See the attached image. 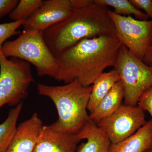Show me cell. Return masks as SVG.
<instances>
[{"mask_svg": "<svg viewBox=\"0 0 152 152\" xmlns=\"http://www.w3.org/2000/svg\"><path fill=\"white\" fill-rule=\"evenodd\" d=\"M122 45L116 34L80 41L56 56L55 80L65 84L76 80L84 86H91L106 69L114 66Z\"/></svg>", "mask_w": 152, "mask_h": 152, "instance_id": "6da1fadb", "label": "cell"}, {"mask_svg": "<svg viewBox=\"0 0 152 152\" xmlns=\"http://www.w3.org/2000/svg\"><path fill=\"white\" fill-rule=\"evenodd\" d=\"M107 6L95 3L85 8L73 10L65 20L47 29L43 35L55 57L85 39L116 34Z\"/></svg>", "mask_w": 152, "mask_h": 152, "instance_id": "7a4b0ae2", "label": "cell"}, {"mask_svg": "<svg viewBox=\"0 0 152 152\" xmlns=\"http://www.w3.org/2000/svg\"><path fill=\"white\" fill-rule=\"evenodd\" d=\"M37 90L56 108L58 120L48 126L53 130L76 135L90 121L87 111L92 85L84 86L76 80L60 86L39 83Z\"/></svg>", "mask_w": 152, "mask_h": 152, "instance_id": "3957f363", "label": "cell"}, {"mask_svg": "<svg viewBox=\"0 0 152 152\" xmlns=\"http://www.w3.org/2000/svg\"><path fill=\"white\" fill-rule=\"evenodd\" d=\"M43 33L24 29L15 39L6 42L1 51L6 58H18L33 64L38 76L55 79L58 70L57 60L47 46Z\"/></svg>", "mask_w": 152, "mask_h": 152, "instance_id": "277c9868", "label": "cell"}, {"mask_svg": "<svg viewBox=\"0 0 152 152\" xmlns=\"http://www.w3.org/2000/svg\"><path fill=\"white\" fill-rule=\"evenodd\" d=\"M114 69L119 75L124 104L138 105L144 93L152 87V66L146 64L122 45Z\"/></svg>", "mask_w": 152, "mask_h": 152, "instance_id": "5b68a950", "label": "cell"}, {"mask_svg": "<svg viewBox=\"0 0 152 152\" xmlns=\"http://www.w3.org/2000/svg\"><path fill=\"white\" fill-rule=\"evenodd\" d=\"M34 80L30 63L18 58L8 59L0 50V108L22 102Z\"/></svg>", "mask_w": 152, "mask_h": 152, "instance_id": "8992f818", "label": "cell"}, {"mask_svg": "<svg viewBox=\"0 0 152 152\" xmlns=\"http://www.w3.org/2000/svg\"><path fill=\"white\" fill-rule=\"evenodd\" d=\"M109 14L121 42L134 56L142 60L152 45V20H140L131 16L117 15L110 10Z\"/></svg>", "mask_w": 152, "mask_h": 152, "instance_id": "52a82bcc", "label": "cell"}, {"mask_svg": "<svg viewBox=\"0 0 152 152\" xmlns=\"http://www.w3.org/2000/svg\"><path fill=\"white\" fill-rule=\"evenodd\" d=\"M147 122L140 107L123 104L113 113L96 124L106 134L110 143L115 144L132 135Z\"/></svg>", "mask_w": 152, "mask_h": 152, "instance_id": "ba28073f", "label": "cell"}, {"mask_svg": "<svg viewBox=\"0 0 152 152\" xmlns=\"http://www.w3.org/2000/svg\"><path fill=\"white\" fill-rule=\"evenodd\" d=\"M72 10L70 0L43 1L42 5L26 19L23 26L25 29L43 32L68 18Z\"/></svg>", "mask_w": 152, "mask_h": 152, "instance_id": "9c48e42d", "label": "cell"}, {"mask_svg": "<svg viewBox=\"0 0 152 152\" xmlns=\"http://www.w3.org/2000/svg\"><path fill=\"white\" fill-rule=\"evenodd\" d=\"M79 142L75 134L56 132L43 125L33 152H76Z\"/></svg>", "mask_w": 152, "mask_h": 152, "instance_id": "30bf717a", "label": "cell"}, {"mask_svg": "<svg viewBox=\"0 0 152 152\" xmlns=\"http://www.w3.org/2000/svg\"><path fill=\"white\" fill-rule=\"evenodd\" d=\"M42 120L37 113L17 126L13 138L6 152H33L42 127Z\"/></svg>", "mask_w": 152, "mask_h": 152, "instance_id": "8fae6325", "label": "cell"}, {"mask_svg": "<svg viewBox=\"0 0 152 152\" xmlns=\"http://www.w3.org/2000/svg\"><path fill=\"white\" fill-rule=\"evenodd\" d=\"M76 135L79 142L86 140L78 146L76 152H108L110 140L103 131L91 120Z\"/></svg>", "mask_w": 152, "mask_h": 152, "instance_id": "7c38bea8", "label": "cell"}, {"mask_svg": "<svg viewBox=\"0 0 152 152\" xmlns=\"http://www.w3.org/2000/svg\"><path fill=\"white\" fill-rule=\"evenodd\" d=\"M152 148V120L134 134L116 144H110L108 152H144Z\"/></svg>", "mask_w": 152, "mask_h": 152, "instance_id": "4fadbf2b", "label": "cell"}, {"mask_svg": "<svg viewBox=\"0 0 152 152\" xmlns=\"http://www.w3.org/2000/svg\"><path fill=\"white\" fill-rule=\"evenodd\" d=\"M124 93L120 81L117 82L108 93L89 114L90 120L96 124L117 111L123 104Z\"/></svg>", "mask_w": 152, "mask_h": 152, "instance_id": "5bb4252c", "label": "cell"}, {"mask_svg": "<svg viewBox=\"0 0 152 152\" xmlns=\"http://www.w3.org/2000/svg\"><path fill=\"white\" fill-rule=\"evenodd\" d=\"M120 80L118 73L114 69L107 72L103 73L95 80L93 84L92 90L88 104V110L90 113L93 111Z\"/></svg>", "mask_w": 152, "mask_h": 152, "instance_id": "9a60e30c", "label": "cell"}, {"mask_svg": "<svg viewBox=\"0 0 152 152\" xmlns=\"http://www.w3.org/2000/svg\"><path fill=\"white\" fill-rule=\"evenodd\" d=\"M23 105L22 102L11 109L7 118L0 124V152H6L13 138Z\"/></svg>", "mask_w": 152, "mask_h": 152, "instance_id": "2e32d148", "label": "cell"}, {"mask_svg": "<svg viewBox=\"0 0 152 152\" xmlns=\"http://www.w3.org/2000/svg\"><path fill=\"white\" fill-rule=\"evenodd\" d=\"M95 3L103 5L109 6L114 9L113 11L117 15L131 16L134 15L136 19L147 20L149 17L140 10L135 7L129 0H94Z\"/></svg>", "mask_w": 152, "mask_h": 152, "instance_id": "e0dca14e", "label": "cell"}, {"mask_svg": "<svg viewBox=\"0 0 152 152\" xmlns=\"http://www.w3.org/2000/svg\"><path fill=\"white\" fill-rule=\"evenodd\" d=\"M43 2L42 0H20L9 18L14 21L26 19L39 8Z\"/></svg>", "mask_w": 152, "mask_h": 152, "instance_id": "ac0fdd59", "label": "cell"}, {"mask_svg": "<svg viewBox=\"0 0 152 152\" xmlns=\"http://www.w3.org/2000/svg\"><path fill=\"white\" fill-rule=\"evenodd\" d=\"M26 19L15 21L10 23L0 24V50L4 44L9 38L18 34L20 32L18 29L23 26Z\"/></svg>", "mask_w": 152, "mask_h": 152, "instance_id": "d6986e66", "label": "cell"}, {"mask_svg": "<svg viewBox=\"0 0 152 152\" xmlns=\"http://www.w3.org/2000/svg\"><path fill=\"white\" fill-rule=\"evenodd\" d=\"M138 105L145 111H147L152 117V87L146 91L140 99Z\"/></svg>", "mask_w": 152, "mask_h": 152, "instance_id": "ffe728a7", "label": "cell"}, {"mask_svg": "<svg viewBox=\"0 0 152 152\" xmlns=\"http://www.w3.org/2000/svg\"><path fill=\"white\" fill-rule=\"evenodd\" d=\"M18 0H0V19L12 12L19 2Z\"/></svg>", "mask_w": 152, "mask_h": 152, "instance_id": "44dd1931", "label": "cell"}, {"mask_svg": "<svg viewBox=\"0 0 152 152\" xmlns=\"http://www.w3.org/2000/svg\"><path fill=\"white\" fill-rule=\"evenodd\" d=\"M135 7L140 10L142 9L145 12L149 18H152V0H129Z\"/></svg>", "mask_w": 152, "mask_h": 152, "instance_id": "7402d4cb", "label": "cell"}, {"mask_svg": "<svg viewBox=\"0 0 152 152\" xmlns=\"http://www.w3.org/2000/svg\"><path fill=\"white\" fill-rule=\"evenodd\" d=\"M73 10L85 8L94 4V0H70Z\"/></svg>", "mask_w": 152, "mask_h": 152, "instance_id": "603a6c76", "label": "cell"}, {"mask_svg": "<svg viewBox=\"0 0 152 152\" xmlns=\"http://www.w3.org/2000/svg\"><path fill=\"white\" fill-rule=\"evenodd\" d=\"M142 61L146 64L152 66V45L148 49Z\"/></svg>", "mask_w": 152, "mask_h": 152, "instance_id": "cb8c5ba5", "label": "cell"}, {"mask_svg": "<svg viewBox=\"0 0 152 152\" xmlns=\"http://www.w3.org/2000/svg\"><path fill=\"white\" fill-rule=\"evenodd\" d=\"M144 152H152V148H151L145 151Z\"/></svg>", "mask_w": 152, "mask_h": 152, "instance_id": "d4e9b609", "label": "cell"}]
</instances>
